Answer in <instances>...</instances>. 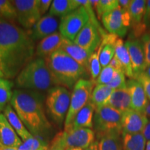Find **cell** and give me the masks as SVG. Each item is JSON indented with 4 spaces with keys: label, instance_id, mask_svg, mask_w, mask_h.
<instances>
[{
    "label": "cell",
    "instance_id": "obj_18",
    "mask_svg": "<svg viewBox=\"0 0 150 150\" xmlns=\"http://www.w3.org/2000/svg\"><path fill=\"white\" fill-rule=\"evenodd\" d=\"M0 143L7 147L18 149L22 143L21 138L2 113H0Z\"/></svg>",
    "mask_w": 150,
    "mask_h": 150
},
{
    "label": "cell",
    "instance_id": "obj_37",
    "mask_svg": "<svg viewBox=\"0 0 150 150\" xmlns=\"http://www.w3.org/2000/svg\"><path fill=\"white\" fill-rule=\"evenodd\" d=\"M135 79L142 84L147 98L150 100V78L145 74V72H143L137 76Z\"/></svg>",
    "mask_w": 150,
    "mask_h": 150
},
{
    "label": "cell",
    "instance_id": "obj_28",
    "mask_svg": "<svg viewBox=\"0 0 150 150\" xmlns=\"http://www.w3.org/2000/svg\"><path fill=\"white\" fill-rule=\"evenodd\" d=\"M147 1L133 0L129 8L132 24H140L143 20L146 11Z\"/></svg>",
    "mask_w": 150,
    "mask_h": 150
},
{
    "label": "cell",
    "instance_id": "obj_2",
    "mask_svg": "<svg viewBox=\"0 0 150 150\" xmlns=\"http://www.w3.org/2000/svg\"><path fill=\"white\" fill-rule=\"evenodd\" d=\"M45 95L41 92L16 89L13 91L11 105L33 136L47 134L52 125L44 110Z\"/></svg>",
    "mask_w": 150,
    "mask_h": 150
},
{
    "label": "cell",
    "instance_id": "obj_31",
    "mask_svg": "<svg viewBox=\"0 0 150 150\" xmlns=\"http://www.w3.org/2000/svg\"><path fill=\"white\" fill-rule=\"evenodd\" d=\"M88 70L91 74L92 81H95L102 71V65L99 61V52L98 48L91 54L88 61Z\"/></svg>",
    "mask_w": 150,
    "mask_h": 150
},
{
    "label": "cell",
    "instance_id": "obj_21",
    "mask_svg": "<svg viewBox=\"0 0 150 150\" xmlns=\"http://www.w3.org/2000/svg\"><path fill=\"white\" fill-rule=\"evenodd\" d=\"M107 105L119 110L121 112L131 109V99L129 88L115 90L107 103Z\"/></svg>",
    "mask_w": 150,
    "mask_h": 150
},
{
    "label": "cell",
    "instance_id": "obj_5",
    "mask_svg": "<svg viewBox=\"0 0 150 150\" xmlns=\"http://www.w3.org/2000/svg\"><path fill=\"white\" fill-rule=\"evenodd\" d=\"M70 100L71 94L66 88L56 86L48 91L45 99L46 111L50 117L59 126L65 120Z\"/></svg>",
    "mask_w": 150,
    "mask_h": 150
},
{
    "label": "cell",
    "instance_id": "obj_25",
    "mask_svg": "<svg viewBox=\"0 0 150 150\" xmlns=\"http://www.w3.org/2000/svg\"><path fill=\"white\" fill-rule=\"evenodd\" d=\"M80 6L77 0H54L50 8V15L54 17L66 16Z\"/></svg>",
    "mask_w": 150,
    "mask_h": 150
},
{
    "label": "cell",
    "instance_id": "obj_9",
    "mask_svg": "<svg viewBox=\"0 0 150 150\" xmlns=\"http://www.w3.org/2000/svg\"><path fill=\"white\" fill-rule=\"evenodd\" d=\"M61 140L65 150L70 148L86 149L95 141V133L91 129H65L61 132Z\"/></svg>",
    "mask_w": 150,
    "mask_h": 150
},
{
    "label": "cell",
    "instance_id": "obj_3",
    "mask_svg": "<svg viewBox=\"0 0 150 150\" xmlns=\"http://www.w3.org/2000/svg\"><path fill=\"white\" fill-rule=\"evenodd\" d=\"M57 86L72 89L80 79L87 77V69L61 49L45 59Z\"/></svg>",
    "mask_w": 150,
    "mask_h": 150
},
{
    "label": "cell",
    "instance_id": "obj_10",
    "mask_svg": "<svg viewBox=\"0 0 150 150\" xmlns=\"http://www.w3.org/2000/svg\"><path fill=\"white\" fill-rule=\"evenodd\" d=\"M12 1L17 12V19L24 29H31L41 18L39 0H15Z\"/></svg>",
    "mask_w": 150,
    "mask_h": 150
},
{
    "label": "cell",
    "instance_id": "obj_6",
    "mask_svg": "<svg viewBox=\"0 0 150 150\" xmlns=\"http://www.w3.org/2000/svg\"><path fill=\"white\" fill-rule=\"evenodd\" d=\"M122 112L108 105L96 108L94 114L93 127L97 138L112 131L122 132Z\"/></svg>",
    "mask_w": 150,
    "mask_h": 150
},
{
    "label": "cell",
    "instance_id": "obj_35",
    "mask_svg": "<svg viewBox=\"0 0 150 150\" xmlns=\"http://www.w3.org/2000/svg\"><path fill=\"white\" fill-rule=\"evenodd\" d=\"M112 90H117L125 88L127 87V82L125 79V74L123 71L115 70L112 80L108 84Z\"/></svg>",
    "mask_w": 150,
    "mask_h": 150
},
{
    "label": "cell",
    "instance_id": "obj_47",
    "mask_svg": "<svg viewBox=\"0 0 150 150\" xmlns=\"http://www.w3.org/2000/svg\"><path fill=\"white\" fill-rule=\"evenodd\" d=\"M144 72H145V74L147 75V76H149V77L150 78V66L147 67V68H146L145 71Z\"/></svg>",
    "mask_w": 150,
    "mask_h": 150
},
{
    "label": "cell",
    "instance_id": "obj_24",
    "mask_svg": "<svg viewBox=\"0 0 150 150\" xmlns=\"http://www.w3.org/2000/svg\"><path fill=\"white\" fill-rule=\"evenodd\" d=\"M115 56L122 65L125 75H127L129 78L134 79V72H133L129 52L125 43L123 42V40L120 38H118L115 44Z\"/></svg>",
    "mask_w": 150,
    "mask_h": 150
},
{
    "label": "cell",
    "instance_id": "obj_4",
    "mask_svg": "<svg viewBox=\"0 0 150 150\" xmlns=\"http://www.w3.org/2000/svg\"><path fill=\"white\" fill-rule=\"evenodd\" d=\"M16 86L20 89L40 92L49 91L57 84L45 59L35 58L19 73Z\"/></svg>",
    "mask_w": 150,
    "mask_h": 150
},
{
    "label": "cell",
    "instance_id": "obj_27",
    "mask_svg": "<svg viewBox=\"0 0 150 150\" xmlns=\"http://www.w3.org/2000/svg\"><path fill=\"white\" fill-rule=\"evenodd\" d=\"M122 150H145L146 140L142 133L129 134L122 133Z\"/></svg>",
    "mask_w": 150,
    "mask_h": 150
},
{
    "label": "cell",
    "instance_id": "obj_46",
    "mask_svg": "<svg viewBox=\"0 0 150 150\" xmlns=\"http://www.w3.org/2000/svg\"><path fill=\"white\" fill-rule=\"evenodd\" d=\"M0 150H18V148L7 147V146H4L0 143Z\"/></svg>",
    "mask_w": 150,
    "mask_h": 150
},
{
    "label": "cell",
    "instance_id": "obj_15",
    "mask_svg": "<svg viewBox=\"0 0 150 150\" xmlns=\"http://www.w3.org/2000/svg\"><path fill=\"white\" fill-rule=\"evenodd\" d=\"M59 22L55 17L48 14L42 17L32 27L30 36L33 41L42 40L45 38L56 32Z\"/></svg>",
    "mask_w": 150,
    "mask_h": 150
},
{
    "label": "cell",
    "instance_id": "obj_39",
    "mask_svg": "<svg viewBox=\"0 0 150 150\" xmlns=\"http://www.w3.org/2000/svg\"><path fill=\"white\" fill-rule=\"evenodd\" d=\"M52 1L51 0H39V8L41 15L45 14L51 7Z\"/></svg>",
    "mask_w": 150,
    "mask_h": 150
},
{
    "label": "cell",
    "instance_id": "obj_50",
    "mask_svg": "<svg viewBox=\"0 0 150 150\" xmlns=\"http://www.w3.org/2000/svg\"><path fill=\"white\" fill-rule=\"evenodd\" d=\"M4 77V74L2 73V72H1V69H0V78H3Z\"/></svg>",
    "mask_w": 150,
    "mask_h": 150
},
{
    "label": "cell",
    "instance_id": "obj_7",
    "mask_svg": "<svg viewBox=\"0 0 150 150\" xmlns=\"http://www.w3.org/2000/svg\"><path fill=\"white\" fill-rule=\"evenodd\" d=\"M94 84L93 81L86 79H80L75 84L71 94L70 108L65 120V129L70 126L76 114L91 100Z\"/></svg>",
    "mask_w": 150,
    "mask_h": 150
},
{
    "label": "cell",
    "instance_id": "obj_49",
    "mask_svg": "<svg viewBox=\"0 0 150 150\" xmlns=\"http://www.w3.org/2000/svg\"><path fill=\"white\" fill-rule=\"evenodd\" d=\"M69 150H83L82 149H81V148H70V149H67Z\"/></svg>",
    "mask_w": 150,
    "mask_h": 150
},
{
    "label": "cell",
    "instance_id": "obj_29",
    "mask_svg": "<svg viewBox=\"0 0 150 150\" xmlns=\"http://www.w3.org/2000/svg\"><path fill=\"white\" fill-rule=\"evenodd\" d=\"M13 86V82L6 79L3 78L0 81V112L4 111L9 101L11 100L13 94L12 91Z\"/></svg>",
    "mask_w": 150,
    "mask_h": 150
},
{
    "label": "cell",
    "instance_id": "obj_38",
    "mask_svg": "<svg viewBox=\"0 0 150 150\" xmlns=\"http://www.w3.org/2000/svg\"><path fill=\"white\" fill-rule=\"evenodd\" d=\"M47 150H65L62 143L61 132L56 135Z\"/></svg>",
    "mask_w": 150,
    "mask_h": 150
},
{
    "label": "cell",
    "instance_id": "obj_33",
    "mask_svg": "<svg viewBox=\"0 0 150 150\" xmlns=\"http://www.w3.org/2000/svg\"><path fill=\"white\" fill-rule=\"evenodd\" d=\"M0 13L4 19L13 20L17 19V12L12 1L0 0Z\"/></svg>",
    "mask_w": 150,
    "mask_h": 150
},
{
    "label": "cell",
    "instance_id": "obj_45",
    "mask_svg": "<svg viewBox=\"0 0 150 150\" xmlns=\"http://www.w3.org/2000/svg\"><path fill=\"white\" fill-rule=\"evenodd\" d=\"M143 113L145 114V115L148 117H150V102H149L147 105V106H146L145 110H144V112Z\"/></svg>",
    "mask_w": 150,
    "mask_h": 150
},
{
    "label": "cell",
    "instance_id": "obj_52",
    "mask_svg": "<svg viewBox=\"0 0 150 150\" xmlns=\"http://www.w3.org/2000/svg\"><path fill=\"white\" fill-rule=\"evenodd\" d=\"M1 22H1V20H0V23H1Z\"/></svg>",
    "mask_w": 150,
    "mask_h": 150
},
{
    "label": "cell",
    "instance_id": "obj_11",
    "mask_svg": "<svg viewBox=\"0 0 150 150\" xmlns=\"http://www.w3.org/2000/svg\"><path fill=\"white\" fill-rule=\"evenodd\" d=\"M102 42V37L97 28L91 20L76 35L74 41L75 44L93 54L97 50Z\"/></svg>",
    "mask_w": 150,
    "mask_h": 150
},
{
    "label": "cell",
    "instance_id": "obj_13",
    "mask_svg": "<svg viewBox=\"0 0 150 150\" xmlns=\"http://www.w3.org/2000/svg\"><path fill=\"white\" fill-rule=\"evenodd\" d=\"M148 119L143 112L129 109L122 113V133L129 134H140L143 131L148 122Z\"/></svg>",
    "mask_w": 150,
    "mask_h": 150
},
{
    "label": "cell",
    "instance_id": "obj_34",
    "mask_svg": "<svg viewBox=\"0 0 150 150\" xmlns=\"http://www.w3.org/2000/svg\"><path fill=\"white\" fill-rule=\"evenodd\" d=\"M115 72V69L112 68L110 65L103 67L99 76L94 81V83L95 85H108L113 77Z\"/></svg>",
    "mask_w": 150,
    "mask_h": 150
},
{
    "label": "cell",
    "instance_id": "obj_41",
    "mask_svg": "<svg viewBox=\"0 0 150 150\" xmlns=\"http://www.w3.org/2000/svg\"><path fill=\"white\" fill-rule=\"evenodd\" d=\"M109 65H110V66H111L112 68L115 69V70H121V71H123V72H124L122 65L121 63L120 62L119 60L117 59V57H116L115 56H114L113 58H112L111 61L110 62Z\"/></svg>",
    "mask_w": 150,
    "mask_h": 150
},
{
    "label": "cell",
    "instance_id": "obj_53",
    "mask_svg": "<svg viewBox=\"0 0 150 150\" xmlns=\"http://www.w3.org/2000/svg\"><path fill=\"white\" fill-rule=\"evenodd\" d=\"M66 150H69V149H66Z\"/></svg>",
    "mask_w": 150,
    "mask_h": 150
},
{
    "label": "cell",
    "instance_id": "obj_51",
    "mask_svg": "<svg viewBox=\"0 0 150 150\" xmlns=\"http://www.w3.org/2000/svg\"><path fill=\"white\" fill-rule=\"evenodd\" d=\"M1 79H3V78H0V81H1Z\"/></svg>",
    "mask_w": 150,
    "mask_h": 150
},
{
    "label": "cell",
    "instance_id": "obj_19",
    "mask_svg": "<svg viewBox=\"0 0 150 150\" xmlns=\"http://www.w3.org/2000/svg\"><path fill=\"white\" fill-rule=\"evenodd\" d=\"M61 50H63L65 53H67L72 59L76 61L79 64L85 67L88 70V61L91 56V53L81 47L78 45L75 44L73 41L64 38L63 44H62Z\"/></svg>",
    "mask_w": 150,
    "mask_h": 150
},
{
    "label": "cell",
    "instance_id": "obj_20",
    "mask_svg": "<svg viewBox=\"0 0 150 150\" xmlns=\"http://www.w3.org/2000/svg\"><path fill=\"white\" fill-rule=\"evenodd\" d=\"M95 109L96 108H95V105L91 101H89L88 104L76 114L72 124L67 128H72L74 129L93 128L94 111H95Z\"/></svg>",
    "mask_w": 150,
    "mask_h": 150
},
{
    "label": "cell",
    "instance_id": "obj_17",
    "mask_svg": "<svg viewBox=\"0 0 150 150\" xmlns=\"http://www.w3.org/2000/svg\"><path fill=\"white\" fill-rule=\"evenodd\" d=\"M63 40L64 37L58 31L45 38L38 44L35 55L38 58L45 59L54 52L61 49Z\"/></svg>",
    "mask_w": 150,
    "mask_h": 150
},
{
    "label": "cell",
    "instance_id": "obj_42",
    "mask_svg": "<svg viewBox=\"0 0 150 150\" xmlns=\"http://www.w3.org/2000/svg\"><path fill=\"white\" fill-rule=\"evenodd\" d=\"M142 134H143V136L145 138L147 141H150V120H148L147 125H146V127L144 129Z\"/></svg>",
    "mask_w": 150,
    "mask_h": 150
},
{
    "label": "cell",
    "instance_id": "obj_44",
    "mask_svg": "<svg viewBox=\"0 0 150 150\" xmlns=\"http://www.w3.org/2000/svg\"><path fill=\"white\" fill-rule=\"evenodd\" d=\"M86 150H99V146H98V141L95 140L92 145L88 147Z\"/></svg>",
    "mask_w": 150,
    "mask_h": 150
},
{
    "label": "cell",
    "instance_id": "obj_8",
    "mask_svg": "<svg viewBox=\"0 0 150 150\" xmlns=\"http://www.w3.org/2000/svg\"><path fill=\"white\" fill-rule=\"evenodd\" d=\"M90 20L87 11L82 6L61 18L59 31L65 38L74 42L76 35Z\"/></svg>",
    "mask_w": 150,
    "mask_h": 150
},
{
    "label": "cell",
    "instance_id": "obj_1",
    "mask_svg": "<svg viewBox=\"0 0 150 150\" xmlns=\"http://www.w3.org/2000/svg\"><path fill=\"white\" fill-rule=\"evenodd\" d=\"M34 41L23 29L7 21L0 23V69L6 79L17 77L33 60Z\"/></svg>",
    "mask_w": 150,
    "mask_h": 150
},
{
    "label": "cell",
    "instance_id": "obj_26",
    "mask_svg": "<svg viewBox=\"0 0 150 150\" xmlns=\"http://www.w3.org/2000/svg\"><path fill=\"white\" fill-rule=\"evenodd\" d=\"M111 88L108 85H95L91 97V102L98 108L107 105L112 92Z\"/></svg>",
    "mask_w": 150,
    "mask_h": 150
},
{
    "label": "cell",
    "instance_id": "obj_12",
    "mask_svg": "<svg viewBox=\"0 0 150 150\" xmlns=\"http://www.w3.org/2000/svg\"><path fill=\"white\" fill-rule=\"evenodd\" d=\"M128 50L131 62L134 79L146 70L145 56L141 40L138 39H129L125 43Z\"/></svg>",
    "mask_w": 150,
    "mask_h": 150
},
{
    "label": "cell",
    "instance_id": "obj_40",
    "mask_svg": "<svg viewBox=\"0 0 150 150\" xmlns=\"http://www.w3.org/2000/svg\"><path fill=\"white\" fill-rule=\"evenodd\" d=\"M143 23L145 24L147 27H150V0L147 1L146 11L143 18Z\"/></svg>",
    "mask_w": 150,
    "mask_h": 150
},
{
    "label": "cell",
    "instance_id": "obj_22",
    "mask_svg": "<svg viewBox=\"0 0 150 150\" xmlns=\"http://www.w3.org/2000/svg\"><path fill=\"white\" fill-rule=\"evenodd\" d=\"M4 115L5 116L11 127L13 128L22 141H25L33 136L22 122L18 114L15 111L11 104H8L4 110Z\"/></svg>",
    "mask_w": 150,
    "mask_h": 150
},
{
    "label": "cell",
    "instance_id": "obj_36",
    "mask_svg": "<svg viewBox=\"0 0 150 150\" xmlns=\"http://www.w3.org/2000/svg\"><path fill=\"white\" fill-rule=\"evenodd\" d=\"M141 42L145 53L146 67H148L150 66V32L146 33L142 35Z\"/></svg>",
    "mask_w": 150,
    "mask_h": 150
},
{
    "label": "cell",
    "instance_id": "obj_14",
    "mask_svg": "<svg viewBox=\"0 0 150 150\" xmlns=\"http://www.w3.org/2000/svg\"><path fill=\"white\" fill-rule=\"evenodd\" d=\"M102 22L109 33L119 37H124L127 34L128 29L125 27L123 19V10L120 6L103 15Z\"/></svg>",
    "mask_w": 150,
    "mask_h": 150
},
{
    "label": "cell",
    "instance_id": "obj_43",
    "mask_svg": "<svg viewBox=\"0 0 150 150\" xmlns=\"http://www.w3.org/2000/svg\"><path fill=\"white\" fill-rule=\"evenodd\" d=\"M118 2H119V6L122 8L124 9V10L129 11L131 1H130V0H119Z\"/></svg>",
    "mask_w": 150,
    "mask_h": 150
},
{
    "label": "cell",
    "instance_id": "obj_32",
    "mask_svg": "<svg viewBox=\"0 0 150 150\" xmlns=\"http://www.w3.org/2000/svg\"><path fill=\"white\" fill-rule=\"evenodd\" d=\"M119 6L117 0H99L96 6L94 8L99 18H102L103 15L114 10Z\"/></svg>",
    "mask_w": 150,
    "mask_h": 150
},
{
    "label": "cell",
    "instance_id": "obj_16",
    "mask_svg": "<svg viewBox=\"0 0 150 150\" xmlns=\"http://www.w3.org/2000/svg\"><path fill=\"white\" fill-rule=\"evenodd\" d=\"M131 99V109L143 112L147 106L148 98L142 84L134 79H130L127 82Z\"/></svg>",
    "mask_w": 150,
    "mask_h": 150
},
{
    "label": "cell",
    "instance_id": "obj_23",
    "mask_svg": "<svg viewBox=\"0 0 150 150\" xmlns=\"http://www.w3.org/2000/svg\"><path fill=\"white\" fill-rule=\"evenodd\" d=\"M122 134L120 131H112L99 137V150H122Z\"/></svg>",
    "mask_w": 150,
    "mask_h": 150
},
{
    "label": "cell",
    "instance_id": "obj_48",
    "mask_svg": "<svg viewBox=\"0 0 150 150\" xmlns=\"http://www.w3.org/2000/svg\"><path fill=\"white\" fill-rule=\"evenodd\" d=\"M145 150H150V141H147V143H146Z\"/></svg>",
    "mask_w": 150,
    "mask_h": 150
},
{
    "label": "cell",
    "instance_id": "obj_30",
    "mask_svg": "<svg viewBox=\"0 0 150 150\" xmlns=\"http://www.w3.org/2000/svg\"><path fill=\"white\" fill-rule=\"evenodd\" d=\"M48 147L47 142L42 136H32L29 139L22 142L18 150H47Z\"/></svg>",
    "mask_w": 150,
    "mask_h": 150
}]
</instances>
